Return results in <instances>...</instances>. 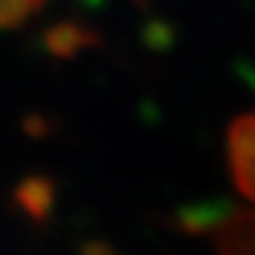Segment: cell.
Instances as JSON below:
<instances>
[{"instance_id": "1", "label": "cell", "mask_w": 255, "mask_h": 255, "mask_svg": "<svg viewBox=\"0 0 255 255\" xmlns=\"http://www.w3.org/2000/svg\"><path fill=\"white\" fill-rule=\"evenodd\" d=\"M228 168L239 193L255 204V114H245L231 125Z\"/></svg>"}, {"instance_id": "2", "label": "cell", "mask_w": 255, "mask_h": 255, "mask_svg": "<svg viewBox=\"0 0 255 255\" xmlns=\"http://www.w3.org/2000/svg\"><path fill=\"white\" fill-rule=\"evenodd\" d=\"M93 44H98V38L76 22H60V25H52L44 33V46L54 57H74V54Z\"/></svg>"}, {"instance_id": "3", "label": "cell", "mask_w": 255, "mask_h": 255, "mask_svg": "<svg viewBox=\"0 0 255 255\" xmlns=\"http://www.w3.org/2000/svg\"><path fill=\"white\" fill-rule=\"evenodd\" d=\"M14 198L27 217H33V220L41 223V220L49 217V212L54 206V185H52V179H46V177H27L19 187H16Z\"/></svg>"}, {"instance_id": "4", "label": "cell", "mask_w": 255, "mask_h": 255, "mask_svg": "<svg viewBox=\"0 0 255 255\" xmlns=\"http://www.w3.org/2000/svg\"><path fill=\"white\" fill-rule=\"evenodd\" d=\"M228 215H231L228 204H198L179 212V226L185 231H193V234H201V231L223 226V220Z\"/></svg>"}, {"instance_id": "5", "label": "cell", "mask_w": 255, "mask_h": 255, "mask_svg": "<svg viewBox=\"0 0 255 255\" xmlns=\"http://www.w3.org/2000/svg\"><path fill=\"white\" fill-rule=\"evenodd\" d=\"M46 0H0V30H16L30 22Z\"/></svg>"}]
</instances>
